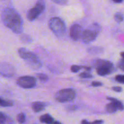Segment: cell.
Here are the masks:
<instances>
[{"label": "cell", "mask_w": 124, "mask_h": 124, "mask_svg": "<svg viewBox=\"0 0 124 124\" xmlns=\"http://www.w3.org/2000/svg\"><path fill=\"white\" fill-rule=\"evenodd\" d=\"M52 124H61L59 122H58V121H54Z\"/></svg>", "instance_id": "33"}, {"label": "cell", "mask_w": 124, "mask_h": 124, "mask_svg": "<svg viewBox=\"0 0 124 124\" xmlns=\"http://www.w3.org/2000/svg\"><path fill=\"white\" fill-rule=\"evenodd\" d=\"M115 80L119 83L124 84V75H116L115 77Z\"/></svg>", "instance_id": "22"}, {"label": "cell", "mask_w": 124, "mask_h": 124, "mask_svg": "<svg viewBox=\"0 0 124 124\" xmlns=\"http://www.w3.org/2000/svg\"><path fill=\"white\" fill-rule=\"evenodd\" d=\"M103 123H104V121L102 120H96V121L91 122V124H102Z\"/></svg>", "instance_id": "29"}, {"label": "cell", "mask_w": 124, "mask_h": 124, "mask_svg": "<svg viewBox=\"0 0 124 124\" xmlns=\"http://www.w3.org/2000/svg\"><path fill=\"white\" fill-rule=\"evenodd\" d=\"M1 19L4 24L17 34L21 33L23 30V21L19 13L15 9L7 7L2 10Z\"/></svg>", "instance_id": "1"}, {"label": "cell", "mask_w": 124, "mask_h": 124, "mask_svg": "<svg viewBox=\"0 0 124 124\" xmlns=\"http://www.w3.org/2000/svg\"><path fill=\"white\" fill-rule=\"evenodd\" d=\"M38 78L42 82H47L48 80V77L47 75L44 73H38L37 74Z\"/></svg>", "instance_id": "20"}, {"label": "cell", "mask_w": 124, "mask_h": 124, "mask_svg": "<svg viewBox=\"0 0 124 124\" xmlns=\"http://www.w3.org/2000/svg\"><path fill=\"white\" fill-rule=\"evenodd\" d=\"M114 18H115V20L117 23H122L124 20V15L123 13H121V12H117V13H115V16H114Z\"/></svg>", "instance_id": "17"}, {"label": "cell", "mask_w": 124, "mask_h": 124, "mask_svg": "<svg viewBox=\"0 0 124 124\" xmlns=\"http://www.w3.org/2000/svg\"><path fill=\"white\" fill-rule=\"evenodd\" d=\"M15 74L13 65L7 62L0 63V75L4 77H12Z\"/></svg>", "instance_id": "9"}, {"label": "cell", "mask_w": 124, "mask_h": 124, "mask_svg": "<svg viewBox=\"0 0 124 124\" xmlns=\"http://www.w3.org/2000/svg\"><path fill=\"white\" fill-rule=\"evenodd\" d=\"M121 57L122 58V59H124V52H122V53H121Z\"/></svg>", "instance_id": "34"}, {"label": "cell", "mask_w": 124, "mask_h": 124, "mask_svg": "<svg viewBox=\"0 0 124 124\" xmlns=\"http://www.w3.org/2000/svg\"><path fill=\"white\" fill-rule=\"evenodd\" d=\"M17 121L20 124H23L25 122V116L23 113L18 114L17 116Z\"/></svg>", "instance_id": "18"}, {"label": "cell", "mask_w": 124, "mask_h": 124, "mask_svg": "<svg viewBox=\"0 0 124 124\" xmlns=\"http://www.w3.org/2000/svg\"><path fill=\"white\" fill-rule=\"evenodd\" d=\"M7 117L4 113L0 111V124H3L7 121Z\"/></svg>", "instance_id": "23"}, {"label": "cell", "mask_w": 124, "mask_h": 124, "mask_svg": "<svg viewBox=\"0 0 124 124\" xmlns=\"http://www.w3.org/2000/svg\"><path fill=\"white\" fill-rule=\"evenodd\" d=\"M17 84L23 88H33L36 84L35 78L30 76H24L17 79Z\"/></svg>", "instance_id": "8"}, {"label": "cell", "mask_w": 124, "mask_h": 124, "mask_svg": "<svg viewBox=\"0 0 124 124\" xmlns=\"http://www.w3.org/2000/svg\"><path fill=\"white\" fill-rule=\"evenodd\" d=\"M46 106H47L46 104H45L44 102H35L31 104L32 110L35 113L42 111V110L46 108Z\"/></svg>", "instance_id": "11"}, {"label": "cell", "mask_w": 124, "mask_h": 124, "mask_svg": "<svg viewBox=\"0 0 124 124\" xmlns=\"http://www.w3.org/2000/svg\"><path fill=\"white\" fill-rule=\"evenodd\" d=\"M106 110L108 113H115L116 111H117V110H117L116 105L111 102L109 103V104H108L106 105Z\"/></svg>", "instance_id": "15"}, {"label": "cell", "mask_w": 124, "mask_h": 124, "mask_svg": "<svg viewBox=\"0 0 124 124\" xmlns=\"http://www.w3.org/2000/svg\"><path fill=\"white\" fill-rule=\"evenodd\" d=\"M53 2L59 5H64L67 4L68 0H52Z\"/></svg>", "instance_id": "26"}, {"label": "cell", "mask_w": 124, "mask_h": 124, "mask_svg": "<svg viewBox=\"0 0 124 124\" xmlns=\"http://www.w3.org/2000/svg\"><path fill=\"white\" fill-rule=\"evenodd\" d=\"M82 27L79 24H73L71 26L70 30V36L71 39L74 41H77L79 40L82 36Z\"/></svg>", "instance_id": "10"}, {"label": "cell", "mask_w": 124, "mask_h": 124, "mask_svg": "<svg viewBox=\"0 0 124 124\" xmlns=\"http://www.w3.org/2000/svg\"><path fill=\"white\" fill-rule=\"evenodd\" d=\"M117 67H119V69H121V70L124 71V59H120L118 63H117Z\"/></svg>", "instance_id": "25"}, {"label": "cell", "mask_w": 124, "mask_h": 124, "mask_svg": "<svg viewBox=\"0 0 124 124\" xmlns=\"http://www.w3.org/2000/svg\"><path fill=\"white\" fill-rule=\"evenodd\" d=\"M112 90L115 92H117V93H120L122 91V88L119 86H116V87H113L112 88Z\"/></svg>", "instance_id": "28"}, {"label": "cell", "mask_w": 124, "mask_h": 124, "mask_svg": "<svg viewBox=\"0 0 124 124\" xmlns=\"http://www.w3.org/2000/svg\"><path fill=\"white\" fill-rule=\"evenodd\" d=\"M18 54L31 69L38 70L42 67V63L38 57L35 53L28 50L26 48H19L18 50Z\"/></svg>", "instance_id": "2"}, {"label": "cell", "mask_w": 124, "mask_h": 124, "mask_svg": "<svg viewBox=\"0 0 124 124\" xmlns=\"http://www.w3.org/2000/svg\"><path fill=\"white\" fill-rule=\"evenodd\" d=\"M48 26L52 32L58 38L65 35L67 28L64 22L58 17H53L49 20Z\"/></svg>", "instance_id": "4"}, {"label": "cell", "mask_w": 124, "mask_h": 124, "mask_svg": "<svg viewBox=\"0 0 124 124\" xmlns=\"http://www.w3.org/2000/svg\"><path fill=\"white\" fill-rule=\"evenodd\" d=\"M46 5L44 0H38L33 7L30 8L27 13V19L30 21H33L44 12Z\"/></svg>", "instance_id": "7"}, {"label": "cell", "mask_w": 124, "mask_h": 124, "mask_svg": "<svg viewBox=\"0 0 124 124\" xmlns=\"http://www.w3.org/2000/svg\"><path fill=\"white\" fill-rule=\"evenodd\" d=\"M83 69H85V70H87V71H90V70H92V67H88V66H83Z\"/></svg>", "instance_id": "30"}, {"label": "cell", "mask_w": 124, "mask_h": 124, "mask_svg": "<svg viewBox=\"0 0 124 124\" xmlns=\"http://www.w3.org/2000/svg\"><path fill=\"white\" fill-rule=\"evenodd\" d=\"M76 93L72 88H64L58 91L55 94V99L59 102H70L75 99Z\"/></svg>", "instance_id": "6"}, {"label": "cell", "mask_w": 124, "mask_h": 124, "mask_svg": "<svg viewBox=\"0 0 124 124\" xmlns=\"http://www.w3.org/2000/svg\"><path fill=\"white\" fill-rule=\"evenodd\" d=\"M101 29V28L99 24L96 23L92 24L82 32L81 36L82 41L86 44L94 41L100 33Z\"/></svg>", "instance_id": "5"}, {"label": "cell", "mask_w": 124, "mask_h": 124, "mask_svg": "<svg viewBox=\"0 0 124 124\" xmlns=\"http://www.w3.org/2000/svg\"><path fill=\"white\" fill-rule=\"evenodd\" d=\"M88 52L90 54H100L101 53L104 51V49H103L102 47H90L89 48H88L87 50Z\"/></svg>", "instance_id": "14"}, {"label": "cell", "mask_w": 124, "mask_h": 124, "mask_svg": "<svg viewBox=\"0 0 124 124\" xmlns=\"http://www.w3.org/2000/svg\"><path fill=\"white\" fill-rule=\"evenodd\" d=\"M21 39L24 43H30L32 41L31 38L27 35H23L21 36Z\"/></svg>", "instance_id": "19"}, {"label": "cell", "mask_w": 124, "mask_h": 124, "mask_svg": "<svg viewBox=\"0 0 124 124\" xmlns=\"http://www.w3.org/2000/svg\"><path fill=\"white\" fill-rule=\"evenodd\" d=\"M81 124H91V122H88L87 120H82V122H81Z\"/></svg>", "instance_id": "31"}, {"label": "cell", "mask_w": 124, "mask_h": 124, "mask_svg": "<svg viewBox=\"0 0 124 124\" xmlns=\"http://www.w3.org/2000/svg\"><path fill=\"white\" fill-rule=\"evenodd\" d=\"M13 102L10 100H6L3 98H0V106L4 107H7L13 106Z\"/></svg>", "instance_id": "16"}, {"label": "cell", "mask_w": 124, "mask_h": 124, "mask_svg": "<svg viewBox=\"0 0 124 124\" xmlns=\"http://www.w3.org/2000/svg\"><path fill=\"white\" fill-rule=\"evenodd\" d=\"M80 77L82 78H93V75L88 72H82L79 75Z\"/></svg>", "instance_id": "24"}, {"label": "cell", "mask_w": 124, "mask_h": 124, "mask_svg": "<svg viewBox=\"0 0 124 124\" xmlns=\"http://www.w3.org/2000/svg\"><path fill=\"white\" fill-rule=\"evenodd\" d=\"M40 122L46 124H52L54 122V119L48 114H45L39 117Z\"/></svg>", "instance_id": "12"}, {"label": "cell", "mask_w": 124, "mask_h": 124, "mask_svg": "<svg viewBox=\"0 0 124 124\" xmlns=\"http://www.w3.org/2000/svg\"><path fill=\"white\" fill-rule=\"evenodd\" d=\"M96 72L99 76H105L110 75L115 70L113 64L109 61L104 59H96L93 62Z\"/></svg>", "instance_id": "3"}, {"label": "cell", "mask_w": 124, "mask_h": 124, "mask_svg": "<svg viewBox=\"0 0 124 124\" xmlns=\"http://www.w3.org/2000/svg\"><path fill=\"white\" fill-rule=\"evenodd\" d=\"M92 87H101L102 85V83L99 81H94V82H92L91 84Z\"/></svg>", "instance_id": "27"}, {"label": "cell", "mask_w": 124, "mask_h": 124, "mask_svg": "<svg viewBox=\"0 0 124 124\" xmlns=\"http://www.w3.org/2000/svg\"><path fill=\"white\" fill-rule=\"evenodd\" d=\"M107 99L108 101H110V102L113 103V104L116 105L117 110H120V111H123L124 109V105H123V104L120 101H119L118 99H116V98H111V97H108Z\"/></svg>", "instance_id": "13"}, {"label": "cell", "mask_w": 124, "mask_h": 124, "mask_svg": "<svg viewBox=\"0 0 124 124\" xmlns=\"http://www.w3.org/2000/svg\"><path fill=\"white\" fill-rule=\"evenodd\" d=\"M124 0H113V1L116 3H120V2H122Z\"/></svg>", "instance_id": "32"}, {"label": "cell", "mask_w": 124, "mask_h": 124, "mask_svg": "<svg viewBox=\"0 0 124 124\" xmlns=\"http://www.w3.org/2000/svg\"><path fill=\"white\" fill-rule=\"evenodd\" d=\"M82 69H83V66H81V65H73L71 67L70 70H71V72L77 73Z\"/></svg>", "instance_id": "21"}]
</instances>
